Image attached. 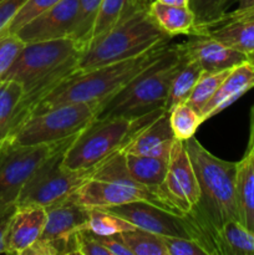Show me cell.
Returning <instances> with one entry per match:
<instances>
[{
	"label": "cell",
	"mask_w": 254,
	"mask_h": 255,
	"mask_svg": "<svg viewBox=\"0 0 254 255\" xmlns=\"http://www.w3.org/2000/svg\"><path fill=\"white\" fill-rule=\"evenodd\" d=\"M197 181L199 202L188 213L203 237L209 255H221L219 231L229 221H238L236 202L237 162L224 161L207 151L196 138L184 141Z\"/></svg>",
	"instance_id": "cell-1"
},
{
	"label": "cell",
	"mask_w": 254,
	"mask_h": 255,
	"mask_svg": "<svg viewBox=\"0 0 254 255\" xmlns=\"http://www.w3.org/2000/svg\"><path fill=\"white\" fill-rule=\"evenodd\" d=\"M168 46L169 42H167L132 59L112 62L84 72H75L37 105L31 116L61 105L95 104L101 106L158 60Z\"/></svg>",
	"instance_id": "cell-2"
},
{
	"label": "cell",
	"mask_w": 254,
	"mask_h": 255,
	"mask_svg": "<svg viewBox=\"0 0 254 255\" xmlns=\"http://www.w3.org/2000/svg\"><path fill=\"white\" fill-rule=\"evenodd\" d=\"M171 40L149 14V4L138 0L116 26L82 52L77 72L132 59Z\"/></svg>",
	"instance_id": "cell-3"
},
{
	"label": "cell",
	"mask_w": 254,
	"mask_h": 255,
	"mask_svg": "<svg viewBox=\"0 0 254 255\" xmlns=\"http://www.w3.org/2000/svg\"><path fill=\"white\" fill-rule=\"evenodd\" d=\"M183 60L178 44L171 45L151 66L100 106L97 117L137 119L164 107L172 80Z\"/></svg>",
	"instance_id": "cell-4"
},
{
	"label": "cell",
	"mask_w": 254,
	"mask_h": 255,
	"mask_svg": "<svg viewBox=\"0 0 254 255\" xmlns=\"http://www.w3.org/2000/svg\"><path fill=\"white\" fill-rule=\"evenodd\" d=\"M164 107L137 119L96 117L72 141L64 154V166L70 169H91L116 152L122 151L142 128L158 119Z\"/></svg>",
	"instance_id": "cell-5"
},
{
	"label": "cell",
	"mask_w": 254,
	"mask_h": 255,
	"mask_svg": "<svg viewBox=\"0 0 254 255\" xmlns=\"http://www.w3.org/2000/svg\"><path fill=\"white\" fill-rule=\"evenodd\" d=\"M67 198L86 208H110L147 201L167 209L158 191L132 178L127 171L124 149L95 167L91 177Z\"/></svg>",
	"instance_id": "cell-6"
},
{
	"label": "cell",
	"mask_w": 254,
	"mask_h": 255,
	"mask_svg": "<svg viewBox=\"0 0 254 255\" xmlns=\"http://www.w3.org/2000/svg\"><path fill=\"white\" fill-rule=\"evenodd\" d=\"M99 105L70 104L54 107L27 119L5 142L15 144H49L79 134L99 114Z\"/></svg>",
	"instance_id": "cell-7"
},
{
	"label": "cell",
	"mask_w": 254,
	"mask_h": 255,
	"mask_svg": "<svg viewBox=\"0 0 254 255\" xmlns=\"http://www.w3.org/2000/svg\"><path fill=\"white\" fill-rule=\"evenodd\" d=\"M76 136L71 137L42 162L22 188L16 206L46 208L66 199L91 177L94 168L70 169L64 166L65 152Z\"/></svg>",
	"instance_id": "cell-8"
},
{
	"label": "cell",
	"mask_w": 254,
	"mask_h": 255,
	"mask_svg": "<svg viewBox=\"0 0 254 255\" xmlns=\"http://www.w3.org/2000/svg\"><path fill=\"white\" fill-rule=\"evenodd\" d=\"M70 138L56 143L32 146L11 142L0 143V211L16 204L22 188L35 171Z\"/></svg>",
	"instance_id": "cell-9"
},
{
	"label": "cell",
	"mask_w": 254,
	"mask_h": 255,
	"mask_svg": "<svg viewBox=\"0 0 254 255\" xmlns=\"http://www.w3.org/2000/svg\"><path fill=\"white\" fill-rule=\"evenodd\" d=\"M82 52L81 45L71 37L25 44L1 80H15L25 90Z\"/></svg>",
	"instance_id": "cell-10"
},
{
	"label": "cell",
	"mask_w": 254,
	"mask_h": 255,
	"mask_svg": "<svg viewBox=\"0 0 254 255\" xmlns=\"http://www.w3.org/2000/svg\"><path fill=\"white\" fill-rule=\"evenodd\" d=\"M158 194L168 211L181 216L191 213L199 202V184L184 141L176 139L173 143Z\"/></svg>",
	"instance_id": "cell-11"
},
{
	"label": "cell",
	"mask_w": 254,
	"mask_h": 255,
	"mask_svg": "<svg viewBox=\"0 0 254 255\" xmlns=\"http://www.w3.org/2000/svg\"><path fill=\"white\" fill-rule=\"evenodd\" d=\"M104 209L121 217L136 228L161 237L191 238L204 247L202 233L188 214L181 216L147 201H136Z\"/></svg>",
	"instance_id": "cell-12"
},
{
	"label": "cell",
	"mask_w": 254,
	"mask_h": 255,
	"mask_svg": "<svg viewBox=\"0 0 254 255\" xmlns=\"http://www.w3.org/2000/svg\"><path fill=\"white\" fill-rule=\"evenodd\" d=\"M77 4L79 0H61L24 25L16 35L25 44L70 37L76 20Z\"/></svg>",
	"instance_id": "cell-13"
},
{
	"label": "cell",
	"mask_w": 254,
	"mask_h": 255,
	"mask_svg": "<svg viewBox=\"0 0 254 255\" xmlns=\"http://www.w3.org/2000/svg\"><path fill=\"white\" fill-rule=\"evenodd\" d=\"M178 46L188 59L198 62L202 70L207 72L232 70L249 60V55L227 46L207 34L189 35V39Z\"/></svg>",
	"instance_id": "cell-14"
},
{
	"label": "cell",
	"mask_w": 254,
	"mask_h": 255,
	"mask_svg": "<svg viewBox=\"0 0 254 255\" xmlns=\"http://www.w3.org/2000/svg\"><path fill=\"white\" fill-rule=\"evenodd\" d=\"M203 34L247 55L254 54V6L226 12Z\"/></svg>",
	"instance_id": "cell-15"
},
{
	"label": "cell",
	"mask_w": 254,
	"mask_h": 255,
	"mask_svg": "<svg viewBox=\"0 0 254 255\" xmlns=\"http://www.w3.org/2000/svg\"><path fill=\"white\" fill-rule=\"evenodd\" d=\"M46 209L40 206H16L6 234V254L22 255L41 237Z\"/></svg>",
	"instance_id": "cell-16"
},
{
	"label": "cell",
	"mask_w": 254,
	"mask_h": 255,
	"mask_svg": "<svg viewBox=\"0 0 254 255\" xmlns=\"http://www.w3.org/2000/svg\"><path fill=\"white\" fill-rule=\"evenodd\" d=\"M254 89V66L251 60L233 67L222 81L211 101L202 111L203 121L212 119L241 99L246 92Z\"/></svg>",
	"instance_id": "cell-17"
},
{
	"label": "cell",
	"mask_w": 254,
	"mask_h": 255,
	"mask_svg": "<svg viewBox=\"0 0 254 255\" xmlns=\"http://www.w3.org/2000/svg\"><path fill=\"white\" fill-rule=\"evenodd\" d=\"M46 223L40 238H65L87 229L91 209L66 198L46 207Z\"/></svg>",
	"instance_id": "cell-18"
},
{
	"label": "cell",
	"mask_w": 254,
	"mask_h": 255,
	"mask_svg": "<svg viewBox=\"0 0 254 255\" xmlns=\"http://www.w3.org/2000/svg\"><path fill=\"white\" fill-rule=\"evenodd\" d=\"M174 142L176 137L169 122V112L166 111L134 134L124 151L139 156L169 157Z\"/></svg>",
	"instance_id": "cell-19"
},
{
	"label": "cell",
	"mask_w": 254,
	"mask_h": 255,
	"mask_svg": "<svg viewBox=\"0 0 254 255\" xmlns=\"http://www.w3.org/2000/svg\"><path fill=\"white\" fill-rule=\"evenodd\" d=\"M236 202L239 223L254 232V151L249 147L237 162Z\"/></svg>",
	"instance_id": "cell-20"
},
{
	"label": "cell",
	"mask_w": 254,
	"mask_h": 255,
	"mask_svg": "<svg viewBox=\"0 0 254 255\" xmlns=\"http://www.w3.org/2000/svg\"><path fill=\"white\" fill-rule=\"evenodd\" d=\"M149 14L156 24L169 36L193 35L196 31V17L189 6H169L152 1Z\"/></svg>",
	"instance_id": "cell-21"
},
{
	"label": "cell",
	"mask_w": 254,
	"mask_h": 255,
	"mask_svg": "<svg viewBox=\"0 0 254 255\" xmlns=\"http://www.w3.org/2000/svg\"><path fill=\"white\" fill-rule=\"evenodd\" d=\"M125 158L127 171L132 178L149 188L158 191V187L166 177L169 157L139 156L125 152Z\"/></svg>",
	"instance_id": "cell-22"
},
{
	"label": "cell",
	"mask_w": 254,
	"mask_h": 255,
	"mask_svg": "<svg viewBox=\"0 0 254 255\" xmlns=\"http://www.w3.org/2000/svg\"><path fill=\"white\" fill-rule=\"evenodd\" d=\"M202 72H203V70L199 66L198 62L188 59L183 54V60H182L181 66L177 70L176 75L172 80L166 105H164V109L167 110V112L173 110L178 105L186 104Z\"/></svg>",
	"instance_id": "cell-23"
},
{
	"label": "cell",
	"mask_w": 254,
	"mask_h": 255,
	"mask_svg": "<svg viewBox=\"0 0 254 255\" xmlns=\"http://www.w3.org/2000/svg\"><path fill=\"white\" fill-rule=\"evenodd\" d=\"M221 255H254V232L239 223L229 221L219 231Z\"/></svg>",
	"instance_id": "cell-24"
},
{
	"label": "cell",
	"mask_w": 254,
	"mask_h": 255,
	"mask_svg": "<svg viewBox=\"0 0 254 255\" xmlns=\"http://www.w3.org/2000/svg\"><path fill=\"white\" fill-rule=\"evenodd\" d=\"M24 94L20 82L15 80H0V143L10 136L17 104Z\"/></svg>",
	"instance_id": "cell-25"
},
{
	"label": "cell",
	"mask_w": 254,
	"mask_h": 255,
	"mask_svg": "<svg viewBox=\"0 0 254 255\" xmlns=\"http://www.w3.org/2000/svg\"><path fill=\"white\" fill-rule=\"evenodd\" d=\"M138 0H102L92 30L90 44L116 26ZM89 44V46H90ZM87 46V47H89ZM86 47V49H87Z\"/></svg>",
	"instance_id": "cell-26"
},
{
	"label": "cell",
	"mask_w": 254,
	"mask_h": 255,
	"mask_svg": "<svg viewBox=\"0 0 254 255\" xmlns=\"http://www.w3.org/2000/svg\"><path fill=\"white\" fill-rule=\"evenodd\" d=\"M101 2L102 0H79V4H77L76 20H75L74 29L70 37L81 45L84 51L90 44Z\"/></svg>",
	"instance_id": "cell-27"
},
{
	"label": "cell",
	"mask_w": 254,
	"mask_h": 255,
	"mask_svg": "<svg viewBox=\"0 0 254 255\" xmlns=\"http://www.w3.org/2000/svg\"><path fill=\"white\" fill-rule=\"evenodd\" d=\"M132 255H167L163 239L161 236L141 228L119 234Z\"/></svg>",
	"instance_id": "cell-28"
},
{
	"label": "cell",
	"mask_w": 254,
	"mask_h": 255,
	"mask_svg": "<svg viewBox=\"0 0 254 255\" xmlns=\"http://www.w3.org/2000/svg\"><path fill=\"white\" fill-rule=\"evenodd\" d=\"M169 122L174 137L178 141H187L196 134L203 124L201 114L187 104H181L169 111Z\"/></svg>",
	"instance_id": "cell-29"
},
{
	"label": "cell",
	"mask_w": 254,
	"mask_h": 255,
	"mask_svg": "<svg viewBox=\"0 0 254 255\" xmlns=\"http://www.w3.org/2000/svg\"><path fill=\"white\" fill-rule=\"evenodd\" d=\"M231 70H226V71H218V72H207L203 71L197 80L196 85H194L193 90H192L191 96L188 97L186 104L193 107L196 111L202 114L204 106L211 101L212 97L217 92L218 87L221 86L222 81L226 79L227 75L229 74ZM202 116V115H201Z\"/></svg>",
	"instance_id": "cell-30"
},
{
	"label": "cell",
	"mask_w": 254,
	"mask_h": 255,
	"mask_svg": "<svg viewBox=\"0 0 254 255\" xmlns=\"http://www.w3.org/2000/svg\"><path fill=\"white\" fill-rule=\"evenodd\" d=\"M89 224L87 231L94 233L95 236H117L124 232H128L136 227L132 226L129 222L125 221L121 217L111 213L104 208H90Z\"/></svg>",
	"instance_id": "cell-31"
},
{
	"label": "cell",
	"mask_w": 254,
	"mask_h": 255,
	"mask_svg": "<svg viewBox=\"0 0 254 255\" xmlns=\"http://www.w3.org/2000/svg\"><path fill=\"white\" fill-rule=\"evenodd\" d=\"M233 0H189V7L196 17V34H203L227 12Z\"/></svg>",
	"instance_id": "cell-32"
},
{
	"label": "cell",
	"mask_w": 254,
	"mask_h": 255,
	"mask_svg": "<svg viewBox=\"0 0 254 255\" xmlns=\"http://www.w3.org/2000/svg\"><path fill=\"white\" fill-rule=\"evenodd\" d=\"M59 1L61 0H27L24 6L15 15L14 19L9 22V25L0 32V36L6 34H16L24 25L31 21L34 17L44 12L45 10L56 5Z\"/></svg>",
	"instance_id": "cell-33"
},
{
	"label": "cell",
	"mask_w": 254,
	"mask_h": 255,
	"mask_svg": "<svg viewBox=\"0 0 254 255\" xmlns=\"http://www.w3.org/2000/svg\"><path fill=\"white\" fill-rule=\"evenodd\" d=\"M24 46L25 42L16 34H6L0 36V80L14 64Z\"/></svg>",
	"instance_id": "cell-34"
},
{
	"label": "cell",
	"mask_w": 254,
	"mask_h": 255,
	"mask_svg": "<svg viewBox=\"0 0 254 255\" xmlns=\"http://www.w3.org/2000/svg\"><path fill=\"white\" fill-rule=\"evenodd\" d=\"M167 255H209L199 242L183 237H162Z\"/></svg>",
	"instance_id": "cell-35"
},
{
	"label": "cell",
	"mask_w": 254,
	"mask_h": 255,
	"mask_svg": "<svg viewBox=\"0 0 254 255\" xmlns=\"http://www.w3.org/2000/svg\"><path fill=\"white\" fill-rule=\"evenodd\" d=\"M76 254L80 255H110L109 251L100 243L99 239L87 229L77 231L76 234Z\"/></svg>",
	"instance_id": "cell-36"
},
{
	"label": "cell",
	"mask_w": 254,
	"mask_h": 255,
	"mask_svg": "<svg viewBox=\"0 0 254 255\" xmlns=\"http://www.w3.org/2000/svg\"><path fill=\"white\" fill-rule=\"evenodd\" d=\"M27 0H0V32L9 25Z\"/></svg>",
	"instance_id": "cell-37"
},
{
	"label": "cell",
	"mask_w": 254,
	"mask_h": 255,
	"mask_svg": "<svg viewBox=\"0 0 254 255\" xmlns=\"http://www.w3.org/2000/svg\"><path fill=\"white\" fill-rule=\"evenodd\" d=\"M94 234V233H92ZM95 236V234H94ZM100 243L109 251L110 255H132L131 251L126 247L120 236H95Z\"/></svg>",
	"instance_id": "cell-38"
},
{
	"label": "cell",
	"mask_w": 254,
	"mask_h": 255,
	"mask_svg": "<svg viewBox=\"0 0 254 255\" xmlns=\"http://www.w3.org/2000/svg\"><path fill=\"white\" fill-rule=\"evenodd\" d=\"M16 204L0 211V254H6V234Z\"/></svg>",
	"instance_id": "cell-39"
},
{
	"label": "cell",
	"mask_w": 254,
	"mask_h": 255,
	"mask_svg": "<svg viewBox=\"0 0 254 255\" xmlns=\"http://www.w3.org/2000/svg\"><path fill=\"white\" fill-rule=\"evenodd\" d=\"M153 1L169 6H189V0H153Z\"/></svg>",
	"instance_id": "cell-40"
},
{
	"label": "cell",
	"mask_w": 254,
	"mask_h": 255,
	"mask_svg": "<svg viewBox=\"0 0 254 255\" xmlns=\"http://www.w3.org/2000/svg\"><path fill=\"white\" fill-rule=\"evenodd\" d=\"M248 147L254 151V106L251 112V134H249Z\"/></svg>",
	"instance_id": "cell-41"
},
{
	"label": "cell",
	"mask_w": 254,
	"mask_h": 255,
	"mask_svg": "<svg viewBox=\"0 0 254 255\" xmlns=\"http://www.w3.org/2000/svg\"><path fill=\"white\" fill-rule=\"evenodd\" d=\"M254 6V0H238V7Z\"/></svg>",
	"instance_id": "cell-42"
},
{
	"label": "cell",
	"mask_w": 254,
	"mask_h": 255,
	"mask_svg": "<svg viewBox=\"0 0 254 255\" xmlns=\"http://www.w3.org/2000/svg\"><path fill=\"white\" fill-rule=\"evenodd\" d=\"M249 60H251V62L253 64V66H254V55H251V56H249Z\"/></svg>",
	"instance_id": "cell-43"
},
{
	"label": "cell",
	"mask_w": 254,
	"mask_h": 255,
	"mask_svg": "<svg viewBox=\"0 0 254 255\" xmlns=\"http://www.w3.org/2000/svg\"><path fill=\"white\" fill-rule=\"evenodd\" d=\"M143 1H144V2H147V4H151V2L153 1V0H143Z\"/></svg>",
	"instance_id": "cell-44"
},
{
	"label": "cell",
	"mask_w": 254,
	"mask_h": 255,
	"mask_svg": "<svg viewBox=\"0 0 254 255\" xmlns=\"http://www.w3.org/2000/svg\"><path fill=\"white\" fill-rule=\"evenodd\" d=\"M252 55H254V54H252ZM249 56H251V55H249Z\"/></svg>",
	"instance_id": "cell-45"
},
{
	"label": "cell",
	"mask_w": 254,
	"mask_h": 255,
	"mask_svg": "<svg viewBox=\"0 0 254 255\" xmlns=\"http://www.w3.org/2000/svg\"><path fill=\"white\" fill-rule=\"evenodd\" d=\"M142 1H143V0H142Z\"/></svg>",
	"instance_id": "cell-46"
}]
</instances>
